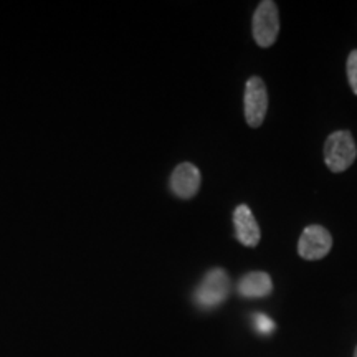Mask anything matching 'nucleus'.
Segmentation results:
<instances>
[{"label":"nucleus","instance_id":"11","mask_svg":"<svg viewBox=\"0 0 357 357\" xmlns=\"http://www.w3.org/2000/svg\"><path fill=\"white\" fill-rule=\"evenodd\" d=\"M354 357H357V347H356V351H354Z\"/></svg>","mask_w":357,"mask_h":357},{"label":"nucleus","instance_id":"8","mask_svg":"<svg viewBox=\"0 0 357 357\" xmlns=\"http://www.w3.org/2000/svg\"><path fill=\"white\" fill-rule=\"evenodd\" d=\"M273 291V281L265 271H250L236 284V293L242 298H266Z\"/></svg>","mask_w":357,"mask_h":357},{"label":"nucleus","instance_id":"3","mask_svg":"<svg viewBox=\"0 0 357 357\" xmlns=\"http://www.w3.org/2000/svg\"><path fill=\"white\" fill-rule=\"evenodd\" d=\"M280 33L278 6L271 0H263L258 3L253 13V38L258 47L270 48L276 42Z\"/></svg>","mask_w":357,"mask_h":357},{"label":"nucleus","instance_id":"1","mask_svg":"<svg viewBox=\"0 0 357 357\" xmlns=\"http://www.w3.org/2000/svg\"><path fill=\"white\" fill-rule=\"evenodd\" d=\"M230 278L225 270L222 268H213L207 271L199 287L194 291L195 305L202 310H213V307L220 306L222 303L227 301L230 294Z\"/></svg>","mask_w":357,"mask_h":357},{"label":"nucleus","instance_id":"6","mask_svg":"<svg viewBox=\"0 0 357 357\" xmlns=\"http://www.w3.org/2000/svg\"><path fill=\"white\" fill-rule=\"evenodd\" d=\"M200 182H202V176L199 169L190 162H182L174 169L169 187L178 199H192L199 192Z\"/></svg>","mask_w":357,"mask_h":357},{"label":"nucleus","instance_id":"2","mask_svg":"<svg viewBox=\"0 0 357 357\" xmlns=\"http://www.w3.org/2000/svg\"><path fill=\"white\" fill-rule=\"evenodd\" d=\"M357 158V146L349 131H336L329 134L324 144L326 166L331 172H344Z\"/></svg>","mask_w":357,"mask_h":357},{"label":"nucleus","instance_id":"10","mask_svg":"<svg viewBox=\"0 0 357 357\" xmlns=\"http://www.w3.org/2000/svg\"><path fill=\"white\" fill-rule=\"evenodd\" d=\"M347 79H349L351 89L357 96V50H352L347 56Z\"/></svg>","mask_w":357,"mask_h":357},{"label":"nucleus","instance_id":"9","mask_svg":"<svg viewBox=\"0 0 357 357\" xmlns=\"http://www.w3.org/2000/svg\"><path fill=\"white\" fill-rule=\"evenodd\" d=\"M252 319H253V328H255L260 334H263V336H268V334L275 331V323L268 318L266 314H263V312H257V314H253Z\"/></svg>","mask_w":357,"mask_h":357},{"label":"nucleus","instance_id":"5","mask_svg":"<svg viewBox=\"0 0 357 357\" xmlns=\"http://www.w3.org/2000/svg\"><path fill=\"white\" fill-rule=\"evenodd\" d=\"M331 248L333 236L321 225L306 227L300 236V242H298V253L307 261L323 260L331 252Z\"/></svg>","mask_w":357,"mask_h":357},{"label":"nucleus","instance_id":"7","mask_svg":"<svg viewBox=\"0 0 357 357\" xmlns=\"http://www.w3.org/2000/svg\"><path fill=\"white\" fill-rule=\"evenodd\" d=\"M234 225H235V236L243 247L255 248L260 243L261 230L258 225L255 215L250 211L248 205L240 204L234 212Z\"/></svg>","mask_w":357,"mask_h":357},{"label":"nucleus","instance_id":"4","mask_svg":"<svg viewBox=\"0 0 357 357\" xmlns=\"http://www.w3.org/2000/svg\"><path fill=\"white\" fill-rule=\"evenodd\" d=\"M245 106V119L248 126L260 128L268 111V91L265 82L260 77H252L245 86L243 96Z\"/></svg>","mask_w":357,"mask_h":357}]
</instances>
